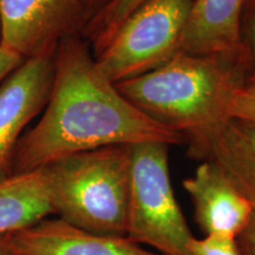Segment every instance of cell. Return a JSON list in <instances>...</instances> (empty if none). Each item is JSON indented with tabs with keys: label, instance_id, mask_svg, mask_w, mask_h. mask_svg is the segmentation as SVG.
<instances>
[{
	"label": "cell",
	"instance_id": "52a82bcc",
	"mask_svg": "<svg viewBox=\"0 0 255 255\" xmlns=\"http://www.w3.org/2000/svg\"><path fill=\"white\" fill-rule=\"evenodd\" d=\"M56 49L23 60L0 84V181L12 176L19 139L27 124L45 109L52 89Z\"/></svg>",
	"mask_w": 255,
	"mask_h": 255
},
{
	"label": "cell",
	"instance_id": "7a4b0ae2",
	"mask_svg": "<svg viewBox=\"0 0 255 255\" xmlns=\"http://www.w3.org/2000/svg\"><path fill=\"white\" fill-rule=\"evenodd\" d=\"M250 71L245 49L218 55L178 52L159 68L116 87L133 107L187 139L228 119L233 94Z\"/></svg>",
	"mask_w": 255,
	"mask_h": 255
},
{
	"label": "cell",
	"instance_id": "9c48e42d",
	"mask_svg": "<svg viewBox=\"0 0 255 255\" xmlns=\"http://www.w3.org/2000/svg\"><path fill=\"white\" fill-rule=\"evenodd\" d=\"M8 245L14 255H162L127 237L95 234L59 218L9 233Z\"/></svg>",
	"mask_w": 255,
	"mask_h": 255
},
{
	"label": "cell",
	"instance_id": "ba28073f",
	"mask_svg": "<svg viewBox=\"0 0 255 255\" xmlns=\"http://www.w3.org/2000/svg\"><path fill=\"white\" fill-rule=\"evenodd\" d=\"M182 184L201 231L206 235L240 238L255 210L214 163L202 161Z\"/></svg>",
	"mask_w": 255,
	"mask_h": 255
},
{
	"label": "cell",
	"instance_id": "ffe728a7",
	"mask_svg": "<svg viewBox=\"0 0 255 255\" xmlns=\"http://www.w3.org/2000/svg\"><path fill=\"white\" fill-rule=\"evenodd\" d=\"M8 234H0V255H14L9 248Z\"/></svg>",
	"mask_w": 255,
	"mask_h": 255
},
{
	"label": "cell",
	"instance_id": "6da1fadb",
	"mask_svg": "<svg viewBox=\"0 0 255 255\" xmlns=\"http://www.w3.org/2000/svg\"><path fill=\"white\" fill-rule=\"evenodd\" d=\"M142 142L175 145L186 138L133 107L98 68L88 41L75 33L57 45L50 98L36 126L19 139L12 175L77 152Z\"/></svg>",
	"mask_w": 255,
	"mask_h": 255
},
{
	"label": "cell",
	"instance_id": "ac0fdd59",
	"mask_svg": "<svg viewBox=\"0 0 255 255\" xmlns=\"http://www.w3.org/2000/svg\"><path fill=\"white\" fill-rule=\"evenodd\" d=\"M240 242V246L246 253L250 255H255V212L252 216L247 228L238 239Z\"/></svg>",
	"mask_w": 255,
	"mask_h": 255
},
{
	"label": "cell",
	"instance_id": "7c38bea8",
	"mask_svg": "<svg viewBox=\"0 0 255 255\" xmlns=\"http://www.w3.org/2000/svg\"><path fill=\"white\" fill-rule=\"evenodd\" d=\"M52 214L40 169L0 181V234L23 231Z\"/></svg>",
	"mask_w": 255,
	"mask_h": 255
},
{
	"label": "cell",
	"instance_id": "5b68a950",
	"mask_svg": "<svg viewBox=\"0 0 255 255\" xmlns=\"http://www.w3.org/2000/svg\"><path fill=\"white\" fill-rule=\"evenodd\" d=\"M194 0H146L115 31L94 57L117 83L159 68L177 55Z\"/></svg>",
	"mask_w": 255,
	"mask_h": 255
},
{
	"label": "cell",
	"instance_id": "30bf717a",
	"mask_svg": "<svg viewBox=\"0 0 255 255\" xmlns=\"http://www.w3.org/2000/svg\"><path fill=\"white\" fill-rule=\"evenodd\" d=\"M188 155L214 163L255 210V126L225 120L186 139Z\"/></svg>",
	"mask_w": 255,
	"mask_h": 255
},
{
	"label": "cell",
	"instance_id": "9a60e30c",
	"mask_svg": "<svg viewBox=\"0 0 255 255\" xmlns=\"http://www.w3.org/2000/svg\"><path fill=\"white\" fill-rule=\"evenodd\" d=\"M188 251L190 255H244L238 239L221 235H206L202 239L193 237Z\"/></svg>",
	"mask_w": 255,
	"mask_h": 255
},
{
	"label": "cell",
	"instance_id": "7402d4cb",
	"mask_svg": "<svg viewBox=\"0 0 255 255\" xmlns=\"http://www.w3.org/2000/svg\"><path fill=\"white\" fill-rule=\"evenodd\" d=\"M239 244H240V242H239ZM242 252H244V255H250L248 253H246V252H245L244 250H242Z\"/></svg>",
	"mask_w": 255,
	"mask_h": 255
},
{
	"label": "cell",
	"instance_id": "4fadbf2b",
	"mask_svg": "<svg viewBox=\"0 0 255 255\" xmlns=\"http://www.w3.org/2000/svg\"><path fill=\"white\" fill-rule=\"evenodd\" d=\"M146 0H109L85 25L82 37L88 41L92 55L105 45L115 31Z\"/></svg>",
	"mask_w": 255,
	"mask_h": 255
},
{
	"label": "cell",
	"instance_id": "e0dca14e",
	"mask_svg": "<svg viewBox=\"0 0 255 255\" xmlns=\"http://www.w3.org/2000/svg\"><path fill=\"white\" fill-rule=\"evenodd\" d=\"M24 58L14 53L13 51L0 45V84L13 70L23 63Z\"/></svg>",
	"mask_w": 255,
	"mask_h": 255
},
{
	"label": "cell",
	"instance_id": "8fae6325",
	"mask_svg": "<svg viewBox=\"0 0 255 255\" xmlns=\"http://www.w3.org/2000/svg\"><path fill=\"white\" fill-rule=\"evenodd\" d=\"M246 0H194L178 52L218 55L244 50L241 18Z\"/></svg>",
	"mask_w": 255,
	"mask_h": 255
},
{
	"label": "cell",
	"instance_id": "3957f363",
	"mask_svg": "<svg viewBox=\"0 0 255 255\" xmlns=\"http://www.w3.org/2000/svg\"><path fill=\"white\" fill-rule=\"evenodd\" d=\"M40 171L60 220L95 234L126 237L129 145H108L65 156Z\"/></svg>",
	"mask_w": 255,
	"mask_h": 255
},
{
	"label": "cell",
	"instance_id": "d6986e66",
	"mask_svg": "<svg viewBox=\"0 0 255 255\" xmlns=\"http://www.w3.org/2000/svg\"><path fill=\"white\" fill-rule=\"evenodd\" d=\"M109 0H83L84 2L85 8H87L88 14H89V19H90L92 15H94L98 9H101L103 6L107 4ZM89 21V20H88Z\"/></svg>",
	"mask_w": 255,
	"mask_h": 255
},
{
	"label": "cell",
	"instance_id": "8992f818",
	"mask_svg": "<svg viewBox=\"0 0 255 255\" xmlns=\"http://www.w3.org/2000/svg\"><path fill=\"white\" fill-rule=\"evenodd\" d=\"M88 20L83 0H0L1 46L24 59L55 50Z\"/></svg>",
	"mask_w": 255,
	"mask_h": 255
},
{
	"label": "cell",
	"instance_id": "277c9868",
	"mask_svg": "<svg viewBox=\"0 0 255 255\" xmlns=\"http://www.w3.org/2000/svg\"><path fill=\"white\" fill-rule=\"evenodd\" d=\"M170 144L142 142L130 148V195L126 237L162 255H190L191 234L175 196Z\"/></svg>",
	"mask_w": 255,
	"mask_h": 255
},
{
	"label": "cell",
	"instance_id": "5bb4252c",
	"mask_svg": "<svg viewBox=\"0 0 255 255\" xmlns=\"http://www.w3.org/2000/svg\"><path fill=\"white\" fill-rule=\"evenodd\" d=\"M227 115L229 119L255 126V69L251 70L247 78L233 94Z\"/></svg>",
	"mask_w": 255,
	"mask_h": 255
},
{
	"label": "cell",
	"instance_id": "2e32d148",
	"mask_svg": "<svg viewBox=\"0 0 255 255\" xmlns=\"http://www.w3.org/2000/svg\"><path fill=\"white\" fill-rule=\"evenodd\" d=\"M242 44L251 62V70L255 69V0H246L241 18Z\"/></svg>",
	"mask_w": 255,
	"mask_h": 255
},
{
	"label": "cell",
	"instance_id": "44dd1931",
	"mask_svg": "<svg viewBox=\"0 0 255 255\" xmlns=\"http://www.w3.org/2000/svg\"><path fill=\"white\" fill-rule=\"evenodd\" d=\"M0 45H1V21H0Z\"/></svg>",
	"mask_w": 255,
	"mask_h": 255
}]
</instances>
